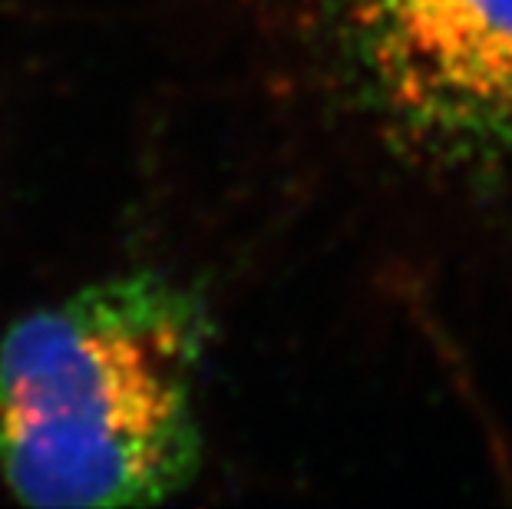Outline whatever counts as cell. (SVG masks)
Masks as SVG:
<instances>
[{"instance_id": "obj_1", "label": "cell", "mask_w": 512, "mask_h": 509, "mask_svg": "<svg viewBox=\"0 0 512 509\" xmlns=\"http://www.w3.org/2000/svg\"><path fill=\"white\" fill-rule=\"evenodd\" d=\"M205 301L136 272L20 318L0 341V480L30 506H149L202 467Z\"/></svg>"}, {"instance_id": "obj_2", "label": "cell", "mask_w": 512, "mask_h": 509, "mask_svg": "<svg viewBox=\"0 0 512 509\" xmlns=\"http://www.w3.org/2000/svg\"><path fill=\"white\" fill-rule=\"evenodd\" d=\"M367 106L410 153L512 176V0H337Z\"/></svg>"}]
</instances>
